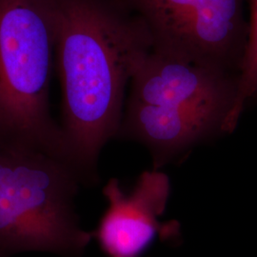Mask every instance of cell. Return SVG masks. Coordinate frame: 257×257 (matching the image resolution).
I'll use <instances>...</instances> for the list:
<instances>
[{"label":"cell","instance_id":"5b68a950","mask_svg":"<svg viewBox=\"0 0 257 257\" xmlns=\"http://www.w3.org/2000/svg\"><path fill=\"white\" fill-rule=\"evenodd\" d=\"M238 79L151 47L135 61L128 101L213 111L225 115L227 122L237 95Z\"/></svg>","mask_w":257,"mask_h":257},{"label":"cell","instance_id":"52a82bcc","mask_svg":"<svg viewBox=\"0 0 257 257\" xmlns=\"http://www.w3.org/2000/svg\"><path fill=\"white\" fill-rule=\"evenodd\" d=\"M225 115L206 110L127 103L117 137L147 148L154 170L175 161L197 144L226 134Z\"/></svg>","mask_w":257,"mask_h":257},{"label":"cell","instance_id":"6da1fadb","mask_svg":"<svg viewBox=\"0 0 257 257\" xmlns=\"http://www.w3.org/2000/svg\"><path fill=\"white\" fill-rule=\"evenodd\" d=\"M151 47L145 24L117 0H55L59 127L87 185L98 182L97 161L117 137L135 61Z\"/></svg>","mask_w":257,"mask_h":257},{"label":"cell","instance_id":"ba28073f","mask_svg":"<svg viewBox=\"0 0 257 257\" xmlns=\"http://www.w3.org/2000/svg\"><path fill=\"white\" fill-rule=\"evenodd\" d=\"M248 43L240 70L238 90L232 110L226 122V131L231 134L238 124L242 112L257 92V0H248Z\"/></svg>","mask_w":257,"mask_h":257},{"label":"cell","instance_id":"9c48e42d","mask_svg":"<svg viewBox=\"0 0 257 257\" xmlns=\"http://www.w3.org/2000/svg\"><path fill=\"white\" fill-rule=\"evenodd\" d=\"M253 100H257V92L255 93V95H254V97H253Z\"/></svg>","mask_w":257,"mask_h":257},{"label":"cell","instance_id":"3957f363","mask_svg":"<svg viewBox=\"0 0 257 257\" xmlns=\"http://www.w3.org/2000/svg\"><path fill=\"white\" fill-rule=\"evenodd\" d=\"M55 0H0V138L62 156V132L50 112Z\"/></svg>","mask_w":257,"mask_h":257},{"label":"cell","instance_id":"277c9868","mask_svg":"<svg viewBox=\"0 0 257 257\" xmlns=\"http://www.w3.org/2000/svg\"><path fill=\"white\" fill-rule=\"evenodd\" d=\"M141 19L152 48L238 76L248 43L246 0H117Z\"/></svg>","mask_w":257,"mask_h":257},{"label":"cell","instance_id":"7a4b0ae2","mask_svg":"<svg viewBox=\"0 0 257 257\" xmlns=\"http://www.w3.org/2000/svg\"><path fill=\"white\" fill-rule=\"evenodd\" d=\"M80 172L62 156L0 138V257H83L93 234L75 209Z\"/></svg>","mask_w":257,"mask_h":257},{"label":"cell","instance_id":"8992f818","mask_svg":"<svg viewBox=\"0 0 257 257\" xmlns=\"http://www.w3.org/2000/svg\"><path fill=\"white\" fill-rule=\"evenodd\" d=\"M171 192L170 179L159 170L139 176L131 193L116 178H110L102 193L108 209L92 232L108 257H138L162 228L159 217L165 211Z\"/></svg>","mask_w":257,"mask_h":257}]
</instances>
